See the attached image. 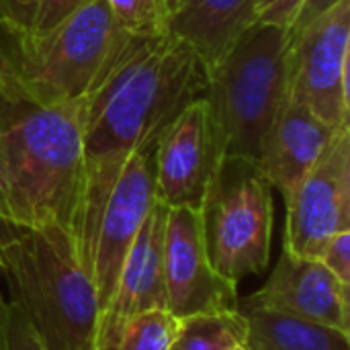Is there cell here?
Here are the masks:
<instances>
[{"mask_svg": "<svg viewBox=\"0 0 350 350\" xmlns=\"http://www.w3.org/2000/svg\"><path fill=\"white\" fill-rule=\"evenodd\" d=\"M207 92V68L176 35H125L82 98L84 195L78 260L90 254L103 207L125 162L156 146L166 125Z\"/></svg>", "mask_w": 350, "mask_h": 350, "instance_id": "obj_1", "label": "cell"}, {"mask_svg": "<svg viewBox=\"0 0 350 350\" xmlns=\"http://www.w3.org/2000/svg\"><path fill=\"white\" fill-rule=\"evenodd\" d=\"M82 98L51 107L0 98V224L57 228L80 242Z\"/></svg>", "mask_w": 350, "mask_h": 350, "instance_id": "obj_2", "label": "cell"}, {"mask_svg": "<svg viewBox=\"0 0 350 350\" xmlns=\"http://www.w3.org/2000/svg\"><path fill=\"white\" fill-rule=\"evenodd\" d=\"M2 281L45 350H94L98 299L76 244L57 228L0 224Z\"/></svg>", "mask_w": 350, "mask_h": 350, "instance_id": "obj_3", "label": "cell"}, {"mask_svg": "<svg viewBox=\"0 0 350 350\" xmlns=\"http://www.w3.org/2000/svg\"><path fill=\"white\" fill-rule=\"evenodd\" d=\"M125 33L105 0L47 31L0 25V98L51 107L84 98Z\"/></svg>", "mask_w": 350, "mask_h": 350, "instance_id": "obj_4", "label": "cell"}, {"mask_svg": "<svg viewBox=\"0 0 350 350\" xmlns=\"http://www.w3.org/2000/svg\"><path fill=\"white\" fill-rule=\"evenodd\" d=\"M289 43L287 31L254 23L207 72L205 98L219 160L258 162L265 133L287 96Z\"/></svg>", "mask_w": 350, "mask_h": 350, "instance_id": "obj_5", "label": "cell"}, {"mask_svg": "<svg viewBox=\"0 0 350 350\" xmlns=\"http://www.w3.org/2000/svg\"><path fill=\"white\" fill-rule=\"evenodd\" d=\"M207 258L217 275L238 285L269 267L273 187L256 164L224 158L201 203Z\"/></svg>", "mask_w": 350, "mask_h": 350, "instance_id": "obj_6", "label": "cell"}, {"mask_svg": "<svg viewBox=\"0 0 350 350\" xmlns=\"http://www.w3.org/2000/svg\"><path fill=\"white\" fill-rule=\"evenodd\" d=\"M350 0H338L291 35L287 96L326 125L350 127Z\"/></svg>", "mask_w": 350, "mask_h": 350, "instance_id": "obj_7", "label": "cell"}, {"mask_svg": "<svg viewBox=\"0 0 350 350\" xmlns=\"http://www.w3.org/2000/svg\"><path fill=\"white\" fill-rule=\"evenodd\" d=\"M283 248L318 258L324 246L350 230V127L336 131L324 154L285 197Z\"/></svg>", "mask_w": 350, "mask_h": 350, "instance_id": "obj_8", "label": "cell"}, {"mask_svg": "<svg viewBox=\"0 0 350 350\" xmlns=\"http://www.w3.org/2000/svg\"><path fill=\"white\" fill-rule=\"evenodd\" d=\"M162 275L166 310L178 320L238 308V285L217 275L207 258L199 209L172 207L166 211Z\"/></svg>", "mask_w": 350, "mask_h": 350, "instance_id": "obj_9", "label": "cell"}, {"mask_svg": "<svg viewBox=\"0 0 350 350\" xmlns=\"http://www.w3.org/2000/svg\"><path fill=\"white\" fill-rule=\"evenodd\" d=\"M219 162L209 103L201 96L187 105L156 139V201L168 209H201Z\"/></svg>", "mask_w": 350, "mask_h": 350, "instance_id": "obj_10", "label": "cell"}, {"mask_svg": "<svg viewBox=\"0 0 350 350\" xmlns=\"http://www.w3.org/2000/svg\"><path fill=\"white\" fill-rule=\"evenodd\" d=\"M154 205L156 187L152 146L135 152L125 162L100 213L90 254V277L96 289L98 316L107 306L127 252Z\"/></svg>", "mask_w": 350, "mask_h": 350, "instance_id": "obj_11", "label": "cell"}, {"mask_svg": "<svg viewBox=\"0 0 350 350\" xmlns=\"http://www.w3.org/2000/svg\"><path fill=\"white\" fill-rule=\"evenodd\" d=\"M168 207H152L137 232L127 258L117 277L115 289L98 316L94 350H115L125 326L150 310H166V291L162 275V240Z\"/></svg>", "mask_w": 350, "mask_h": 350, "instance_id": "obj_12", "label": "cell"}, {"mask_svg": "<svg viewBox=\"0 0 350 350\" xmlns=\"http://www.w3.org/2000/svg\"><path fill=\"white\" fill-rule=\"evenodd\" d=\"M238 304L275 310L350 334L349 285L340 283L318 258H301L285 248L267 283Z\"/></svg>", "mask_w": 350, "mask_h": 350, "instance_id": "obj_13", "label": "cell"}, {"mask_svg": "<svg viewBox=\"0 0 350 350\" xmlns=\"http://www.w3.org/2000/svg\"><path fill=\"white\" fill-rule=\"evenodd\" d=\"M336 131L306 105L285 98L265 133L256 166L285 199L318 162Z\"/></svg>", "mask_w": 350, "mask_h": 350, "instance_id": "obj_14", "label": "cell"}, {"mask_svg": "<svg viewBox=\"0 0 350 350\" xmlns=\"http://www.w3.org/2000/svg\"><path fill=\"white\" fill-rule=\"evenodd\" d=\"M258 0H180L170 33L183 39L207 72L254 25Z\"/></svg>", "mask_w": 350, "mask_h": 350, "instance_id": "obj_15", "label": "cell"}, {"mask_svg": "<svg viewBox=\"0 0 350 350\" xmlns=\"http://www.w3.org/2000/svg\"><path fill=\"white\" fill-rule=\"evenodd\" d=\"M248 350H350V334L275 310L238 304Z\"/></svg>", "mask_w": 350, "mask_h": 350, "instance_id": "obj_16", "label": "cell"}, {"mask_svg": "<svg viewBox=\"0 0 350 350\" xmlns=\"http://www.w3.org/2000/svg\"><path fill=\"white\" fill-rule=\"evenodd\" d=\"M246 322L238 310L185 318L168 350H226L244 345Z\"/></svg>", "mask_w": 350, "mask_h": 350, "instance_id": "obj_17", "label": "cell"}, {"mask_svg": "<svg viewBox=\"0 0 350 350\" xmlns=\"http://www.w3.org/2000/svg\"><path fill=\"white\" fill-rule=\"evenodd\" d=\"M121 33L154 37L170 33L180 0H105Z\"/></svg>", "mask_w": 350, "mask_h": 350, "instance_id": "obj_18", "label": "cell"}, {"mask_svg": "<svg viewBox=\"0 0 350 350\" xmlns=\"http://www.w3.org/2000/svg\"><path fill=\"white\" fill-rule=\"evenodd\" d=\"M180 320L168 310H150L135 316L123 330L115 350H168Z\"/></svg>", "mask_w": 350, "mask_h": 350, "instance_id": "obj_19", "label": "cell"}, {"mask_svg": "<svg viewBox=\"0 0 350 350\" xmlns=\"http://www.w3.org/2000/svg\"><path fill=\"white\" fill-rule=\"evenodd\" d=\"M338 0H258L254 23H265L295 35Z\"/></svg>", "mask_w": 350, "mask_h": 350, "instance_id": "obj_20", "label": "cell"}, {"mask_svg": "<svg viewBox=\"0 0 350 350\" xmlns=\"http://www.w3.org/2000/svg\"><path fill=\"white\" fill-rule=\"evenodd\" d=\"M318 260L345 285L350 287V230L336 234L320 252Z\"/></svg>", "mask_w": 350, "mask_h": 350, "instance_id": "obj_21", "label": "cell"}, {"mask_svg": "<svg viewBox=\"0 0 350 350\" xmlns=\"http://www.w3.org/2000/svg\"><path fill=\"white\" fill-rule=\"evenodd\" d=\"M92 0H39L35 21H33L31 29L47 31V29L59 25L62 21H66L68 16H72L74 12H78L82 6H86Z\"/></svg>", "mask_w": 350, "mask_h": 350, "instance_id": "obj_22", "label": "cell"}, {"mask_svg": "<svg viewBox=\"0 0 350 350\" xmlns=\"http://www.w3.org/2000/svg\"><path fill=\"white\" fill-rule=\"evenodd\" d=\"M6 342L8 350H45L23 314L10 301L6 304Z\"/></svg>", "mask_w": 350, "mask_h": 350, "instance_id": "obj_23", "label": "cell"}, {"mask_svg": "<svg viewBox=\"0 0 350 350\" xmlns=\"http://www.w3.org/2000/svg\"><path fill=\"white\" fill-rule=\"evenodd\" d=\"M39 0H0V25L8 29H31Z\"/></svg>", "mask_w": 350, "mask_h": 350, "instance_id": "obj_24", "label": "cell"}, {"mask_svg": "<svg viewBox=\"0 0 350 350\" xmlns=\"http://www.w3.org/2000/svg\"><path fill=\"white\" fill-rule=\"evenodd\" d=\"M6 304L0 306V350H8V342H6Z\"/></svg>", "mask_w": 350, "mask_h": 350, "instance_id": "obj_25", "label": "cell"}, {"mask_svg": "<svg viewBox=\"0 0 350 350\" xmlns=\"http://www.w3.org/2000/svg\"><path fill=\"white\" fill-rule=\"evenodd\" d=\"M0 281H2V262H0ZM4 304H6V299H4V295L0 291V306H4Z\"/></svg>", "mask_w": 350, "mask_h": 350, "instance_id": "obj_26", "label": "cell"}, {"mask_svg": "<svg viewBox=\"0 0 350 350\" xmlns=\"http://www.w3.org/2000/svg\"><path fill=\"white\" fill-rule=\"evenodd\" d=\"M226 350H248L246 349V345H234V347H230V349Z\"/></svg>", "mask_w": 350, "mask_h": 350, "instance_id": "obj_27", "label": "cell"}]
</instances>
